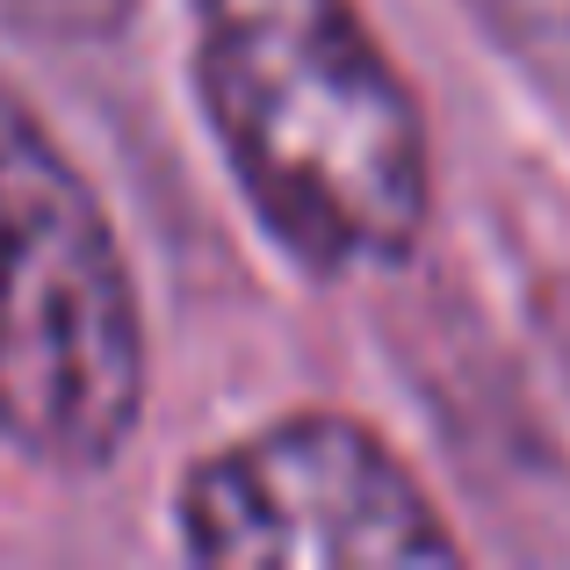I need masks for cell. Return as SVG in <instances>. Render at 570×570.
I'll return each instance as SVG.
<instances>
[{
    "instance_id": "6da1fadb",
    "label": "cell",
    "mask_w": 570,
    "mask_h": 570,
    "mask_svg": "<svg viewBox=\"0 0 570 570\" xmlns=\"http://www.w3.org/2000/svg\"><path fill=\"white\" fill-rule=\"evenodd\" d=\"M188 66L282 261L311 282L412 261L433 224V130L354 0H188Z\"/></svg>"
},
{
    "instance_id": "7a4b0ae2",
    "label": "cell",
    "mask_w": 570,
    "mask_h": 570,
    "mask_svg": "<svg viewBox=\"0 0 570 570\" xmlns=\"http://www.w3.org/2000/svg\"><path fill=\"white\" fill-rule=\"evenodd\" d=\"M145 304L101 195L0 80V441L101 476L145 419Z\"/></svg>"
},
{
    "instance_id": "3957f363",
    "label": "cell",
    "mask_w": 570,
    "mask_h": 570,
    "mask_svg": "<svg viewBox=\"0 0 570 570\" xmlns=\"http://www.w3.org/2000/svg\"><path fill=\"white\" fill-rule=\"evenodd\" d=\"M181 549L209 570H441L455 528L404 455L347 412H282L181 476Z\"/></svg>"
},
{
    "instance_id": "277c9868",
    "label": "cell",
    "mask_w": 570,
    "mask_h": 570,
    "mask_svg": "<svg viewBox=\"0 0 570 570\" xmlns=\"http://www.w3.org/2000/svg\"><path fill=\"white\" fill-rule=\"evenodd\" d=\"M470 22L513 58L549 101L570 109V0H462Z\"/></svg>"
},
{
    "instance_id": "5b68a950",
    "label": "cell",
    "mask_w": 570,
    "mask_h": 570,
    "mask_svg": "<svg viewBox=\"0 0 570 570\" xmlns=\"http://www.w3.org/2000/svg\"><path fill=\"white\" fill-rule=\"evenodd\" d=\"M0 14L37 43H109L130 29L138 0H0Z\"/></svg>"
}]
</instances>
